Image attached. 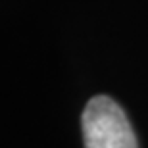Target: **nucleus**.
Returning <instances> with one entry per match:
<instances>
[{
  "label": "nucleus",
  "instance_id": "f257e3e1",
  "mask_svg": "<svg viewBox=\"0 0 148 148\" xmlns=\"http://www.w3.org/2000/svg\"><path fill=\"white\" fill-rule=\"evenodd\" d=\"M85 148H138L137 137L121 106L110 96H94L81 117Z\"/></svg>",
  "mask_w": 148,
  "mask_h": 148
}]
</instances>
